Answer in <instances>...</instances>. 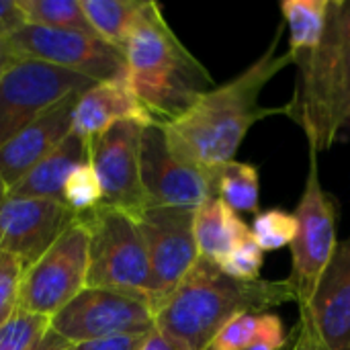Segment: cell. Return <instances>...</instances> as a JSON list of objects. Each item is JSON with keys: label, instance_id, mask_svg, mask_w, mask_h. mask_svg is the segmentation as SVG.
Masks as SVG:
<instances>
[{"label": "cell", "instance_id": "6da1fadb", "mask_svg": "<svg viewBox=\"0 0 350 350\" xmlns=\"http://www.w3.org/2000/svg\"><path fill=\"white\" fill-rule=\"evenodd\" d=\"M285 25L281 23L271 45L236 78L213 86L201 94L191 109L174 121L164 123V135L174 156L201 170H217L234 160L248 129L281 109L258 103L262 88L287 66L293 64L289 51L277 53Z\"/></svg>", "mask_w": 350, "mask_h": 350}, {"label": "cell", "instance_id": "7a4b0ae2", "mask_svg": "<svg viewBox=\"0 0 350 350\" xmlns=\"http://www.w3.org/2000/svg\"><path fill=\"white\" fill-rule=\"evenodd\" d=\"M295 301L287 279L240 281L201 258L154 312L156 330L183 350H205L238 314H267Z\"/></svg>", "mask_w": 350, "mask_h": 350}, {"label": "cell", "instance_id": "3957f363", "mask_svg": "<svg viewBox=\"0 0 350 350\" xmlns=\"http://www.w3.org/2000/svg\"><path fill=\"white\" fill-rule=\"evenodd\" d=\"M123 57L125 82L154 123L174 121L213 88L211 74L176 37L158 2L144 0Z\"/></svg>", "mask_w": 350, "mask_h": 350}, {"label": "cell", "instance_id": "277c9868", "mask_svg": "<svg viewBox=\"0 0 350 350\" xmlns=\"http://www.w3.org/2000/svg\"><path fill=\"white\" fill-rule=\"evenodd\" d=\"M293 66L295 90L281 113L304 129L308 148L326 152L350 127V0H330L318 47L297 55Z\"/></svg>", "mask_w": 350, "mask_h": 350}, {"label": "cell", "instance_id": "5b68a950", "mask_svg": "<svg viewBox=\"0 0 350 350\" xmlns=\"http://www.w3.org/2000/svg\"><path fill=\"white\" fill-rule=\"evenodd\" d=\"M82 219L90 234L86 287L121 291L150 304V262L135 219L105 205Z\"/></svg>", "mask_w": 350, "mask_h": 350}, {"label": "cell", "instance_id": "8992f818", "mask_svg": "<svg viewBox=\"0 0 350 350\" xmlns=\"http://www.w3.org/2000/svg\"><path fill=\"white\" fill-rule=\"evenodd\" d=\"M310 170L301 199L293 211L297 232L291 242V273L287 277L295 304L304 310L336 250V203L322 187L318 152L308 148Z\"/></svg>", "mask_w": 350, "mask_h": 350}, {"label": "cell", "instance_id": "52a82bcc", "mask_svg": "<svg viewBox=\"0 0 350 350\" xmlns=\"http://www.w3.org/2000/svg\"><path fill=\"white\" fill-rule=\"evenodd\" d=\"M88 226L80 217L23 273L18 310L53 318L84 287L88 275Z\"/></svg>", "mask_w": 350, "mask_h": 350}, {"label": "cell", "instance_id": "ba28073f", "mask_svg": "<svg viewBox=\"0 0 350 350\" xmlns=\"http://www.w3.org/2000/svg\"><path fill=\"white\" fill-rule=\"evenodd\" d=\"M195 211L197 209L146 205L131 215L148 252L152 281L150 304L154 312L199 260L193 232Z\"/></svg>", "mask_w": 350, "mask_h": 350}, {"label": "cell", "instance_id": "9c48e42d", "mask_svg": "<svg viewBox=\"0 0 350 350\" xmlns=\"http://www.w3.org/2000/svg\"><path fill=\"white\" fill-rule=\"evenodd\" d=\"M154 326V310L146 299L96 287H84L49 320V330L70 345L121 334H148Z\"/></svg>", "mask_w": 350, "mask_h": 350}, {"label": "cell", "instance_id": "30bf717a", "mask_svg": "<svg viewBox=\"0 0 350 350\" xmlns=\"http://www.w3.org/2000/svg\"><path fill=\"white\" fill-rule=\"evenodd\" d=\"M92 84L96 82L51 64L21 59L0 78V148L41 113Z\"/></svg>", "mask_w": 350, "mask_h": 350}, {"label": "cell", "instance_id": "8fae6325", "mask_svg": "<svg viewBox=\"0 0 350 350\" xmlns=\"http://www.w3.org/2000/svg\"><path fill=\"white\" fill-rule=\"evenodd\" d=\"M8 39L21 59L51 64L92 82L125 80L123 51L105 43L94 33L25 25Z\"/></svg>", "mask_w": 350, "mask_h": 350}, {"label": "cell", "instance_id": "7c38bea8", "mask_svg": "<svg viewBox=\"0 0 350 350\" xmlns=\"http://www.w3.org/2000/svg\"><path fill=\"white\" fill-rule=\"evenodd\" d=\"M139 178L148 205L156 207L199 209L215 197L213 172L174 156L160 123H148L142 129Z\"/></svg>", "mask_w": 350, "mask_h": 350}, {"label": "cell", "instance_id": "4fadbf2b", "mask_svg": "<svg viewBox=\"0 0 350 350\" xmlns=\"http://www.w3.org/2000/svg\"><path fill=\"white\" fill-rule=\"evenodd\" d=\"M148 123L119 121L88 142V162L100 183L103 205L129 215L148 205L139 178V137Z\"/></svg>", "mask_w": 350, "mask_h": 350}, {"label": "cell", "instance_id": "5bb4252c", "mask_svg": "<svg viewBox=\"0 0 350 350\" xmlns=\"http://www.w3.org/2000/svg\"><path fill=\"white\" fill-rule=\"evenodd\" d=\"M78 219L64 201L6 197L0 205V254L29 267Z\"/></svg>", "mask_w": 350, "mask_h": 350}, {"label": "cell", "instance_id": "9a60e30c", "mask_svg": "<svg viewBox=\"0 0 350 350\" xmlns=\"http://www.w3.org/2000/svg\"><path fill=\"white\" fill-rule=\"evenodd\" d=\"M299 318L310 324L324 350H350V240L336 244Z\"/></svg>", "mask_w": 350, "mask_h": 350}, {"label": "cell", "instance_id": "2e32d148", "mask_svg": "<svg viewBox=\"0 0 350 350\" xmlns=\"http://www.w3.org/2000/svg\"><path fill=\"white\" fill-rule=\"evenodd\" d=\"M76 98L78 94L66 96L0 148V178L8 191L70 135Z\"/></svg>", "mask_w": 350, "mask_h": 350}, {"label": "cell", "instance_id": "e0dca14e", "mask_svg": "<svg viewBox=\"0 0 350 350\" xmlns=\"http://www.w3.org/2000/svg\"><path fill=\"white\" fill-rule=\"evenodd\" d=\"M119 121L154 123L125 80L96 82L78 94L70 131L84 142H92Z\"/></svg>", "mask_w": 350, "mask_h": 350}, {"label": "cell", "instance_id": "ac0fdd59", "mask_svg": "<svg viewBox=\"0 0 350 350\" xmlns=\"http://www.w3.org/2000/svg\"><path fill=\"white\" fill-rule=\"evenodd\" d=\"M84 162H88V142L70 131V135L57 148H53L41 162H37L8 191V197L62 201L68 174Z\"/></svg>", "mask_w": 350, "mask_h": 350}, {"label": "cell", "instance_id": "d6986e66", "mask_svg": "<svg viewBox=\"0 0 350 350\" xmlns=\"http://www.w3.org/2000/svg\"><path fill=\"white\" fill-rule=\"evenodd\" d=\"M193 232L199 256L219 265L250 234V228L221 199L213 197L195 211Z\"/></svg>", "mask_w": 350, "mask_h": 350}, {"label": "cell", "instance_id": "ffe728a7", "mask_svg": "<svg viewBox=\"0 0 350 350\" xmlns=\"http://www.w3.org/2000/svg\"><path fill=\"white\" fill-rule=\"evenodd\" d=\"M80 6L92 33L123 51L137 25L144 0H80Z\"/></svg>", "mask_w": 350, "mask_h": 350}, {"label": "cell", "instance_id": "44dd1931", "mask_svg": "<svg viewBox=\"0 0 350 350\" xmlns=\"http://www.w3.org/2000/svg\"><path fill=\"white\" fill-rule=\"evenodd\" d=\"M330 0H283V25L289 29V53L293 59L318 47L328 21Z\"/></svg>", "mask_w": 350, "mask_h": 350}, {"label": "cell", "instance_id": "7402d4cb", "mask_svg": "<svg viewBox=\"0 0 350 350\" xmlns=\"http://www.w3.org/2000/svg\"><path fill=\"white\" fill-rule=\"evenodd\" d=\"M215 197L221 199L234 213H258L260 211V174L254 164L232 160L217 170Z\"/></svg>", "mask_w": 350, "mask_h": 350}, {"label": "cell", "instance_id": "603a6c76", "mask_svg": "<svg viewBox=\"0 0 350 350\" xmlns=\"http://www.w3.org/2000/svg\"><path fill=\"white\" fill-rule=\"evenodd\" d=\"M16 4L25 14L27 25L92 33L80 0H16Z\"/></svg>", "mask_w": 350, "mask_h": 350}, {"label": "cell", "instance_id": "cb8c5ba5", "mask_svg": "<svg viewBox=\"0 0 350 350\" xmlns=\"http://www.w3.org/2000/svg\"><path fill=\"white\" fill-rule=\"evenodd\" d=\"M250 232L262 252H275L291 246L297 232V219L293 213L273 207L256 213Z\"/></svg>", "mask_w": 350, "mask_h": 350}, {"label": "cell", "instance_id": "d4e9b609", "mask_svg": "<svg viewBox=\"0 0 350 350\" xmlns=\"http://www.w3.org/2000/svg\"><path fill=\"white\" fill-rule=\"evenodd\" d=\"M62 201L80 217L88 215L92 211H96L103 205V191H100V183L90 166V162H84L80 166H76L64 185L62 191Z\"/></svg>", "mask_w": 350, "mask_h": 350}, {"label": "cell", "instance_id": "484cf974", "mask_svg": "<svg viewBox=\"0 0 350 350\" xmlns=\"http://www.w3.org/2000/svg\"><path fill=\"white\" fill-rule=\"evenodd\" d=\"M49 332V318L16 310V314L0 326V350H33Z\"/></svg>", "mask_w": 350, "mask_h": 350}, {"label": "cell", "instance_id": "4316f807", "mask_svg": "<svg viewBox=\"0 0 350 350\" xmlns=\"http://www.w3.org/2000/svg\"><path fill=\"white\" fill-rule=\"evenodd\" d=\"M265 265V252L252 238V232L242 238L234 250L217 265L226 275L240 279V281H254L260 279V269Z\"/></svg>", "mask_w": 350, "mask_h": 350}, {"label": "cell", "instance_id": "83f0119b", "mask_svg": "<svg viewBox=\"0 0 350 350\" xmlns=\"http://www.w3.org/2000/svg\"><path fill=\"white\" fill-rule=\"evenodd\" d=\"M25 269L27 267L18 258L0 254V326H4L18 310V289Z\"/></svg>", "mask_w": 350, "mask_h": 350}, {"label": "cell", "instance_id": "f1b7e54d", "mask_svg": "<svg viewBox=\"0 0 350 350\" xmlns=\"http://www.w3.org/2000/svg\"><path fill=\"white\" fill-rule=\"evenodd\" d=\"M258 314L234 316L213 338V350H248L256 342Z\"/></svg>", "mask_w": 350, "mask_h": 350}, {"label": "cell", "instance_id": "f546056e", "mask_svg": "<svg viewBox=\"0 0 350 350\" xmlns=\"http://www.w3.org/2000/svg\"><path fill=\"white\" fill-rule=\"evenodd\" d=\"M256 342L269 347L271 350H283L287 336H285V326L283 320L273 314H258V328H256Z\"/></svg>", "mask_w": 350, "mask_h": 350}, {"label": "cell", "instance_id": "4dcf8cb0", "mask_svg": "<svg viewBox=\"0 0 350 350\" xmlns=\"http://www.w3.org/2000/svg\"><path fill=\"white\" fill-rule=\"evenodd\" d=\"M144 338L146 334H121V336H109V338L72 345V350H137Z\"/></svg>", "mask_w": 350, "mask_h": 350}, {"label": "cell", "instance_id": "1f68e13d", "mask_svg": "<svg viewBox=\"0 0 350 350\" xmlns=\"http://www.w3.org/2000/svg\"><path fill=\"white\" fill-rule=\"evenodd\" d=\"M27 25L23 10L18 8L16 0H0V37H12Z\"/></svg>", "mask_w": 350, "mask_h": 350}, {"label": "cell", "instance_id": "d6a6232c", "mask_svg": "<svg viewBox=\"0 0 350 350\" xmlns=\"http://www.w3.org/2000/svg\"><path fill=\"white\" fill-rule=\"evenodd\" d=\"M283 350H324V347L318 342V338L312 332L310 324L299 318L297 324L293 326V330L289 332Z\"/></svg>", "mask_w": 350, "mask_h": 350}, {"label": "cell", "instance_id": "836d02e7", "mask_svg": "<svg viewBox=\"0 0 350 350\" xmlns=\"http://www.w3.org/2000/svg\"><path fill=\"white\" fill-rule=\"evenodd\" d=\"M137 350H183L180 347H176L170 338H166L162 332H158L156 328L152 332L146 334V338L142 340V345L137 347Z\"/></svg>", "mask_w": 350, "mask_h": 350}, {"label": "cell", "instance_id": "e575fe53", "mask_svg": "<svg viewBox=\"0 0 350 350\" xmlns=\"http://www.w3.org/2000/svg\"><path fill=\"white\" fill-rule=\"evenodd\" d=\"M18 62H21V55H18L16 49L12 47L10 39L0 37V78H2L10 68H14Z\"/></svg>", "mask_w": 350, "mask_h": 350}, {"label": "cell", "instance_id": "d590c367", "mask_svg": "<svg viewBox=\"0 0 350 350\" xmlns=\"http://www.w3.org/2000/svg\"><path fill=\"white\" fill-rule=\"evenodd\" d=\"M33 350H72V345L66 338H62L59 334H55L53 330H49Z\"/></svg>", "mask_w": 350, "mask_h": 350}, {"label": "cell", "instance_id": "8d00e7d4", "mask_svg": "<svg viewBox=\"0 0 350 350\" xmlns=\"http://www.w3.org/2000/svg\"><path fill=\"white\" fill-rule=\"evenodd\" d=\"M6 197H8V189H6V185L2 183V178H0V205L4 203Z\"/></svg>", "mask_w": 350, "mask_h": 350}, {"label": "cell", "instance_id": "74e56055", "mask_svg": "<svg viewBox=\"0 0 350 350\" xmlns=\"http://www.w3.org/2000/svg\"><path fill=\"white\" fill-rule=\"evenodd\" d=\"M248 350H271V349H269V347H265V345H260V342H254V345H252Z\"/></svg>", "mask_w": 350, "mask_h": 350}, {"label": "cell", "instance_id": "f35d334b", "mask_svg": "<svg viewBox=\"0 0 350 350\" xmlns=\"http://www.w3.org/2000/svg\"><path fill=\"white\" fill-rule=\"evenodd\" d=\"M205 350H213V349H211V347H209V349H205Z\"/></svg>", "mask_w": 350, "mask_h": 350}]
</instances>
